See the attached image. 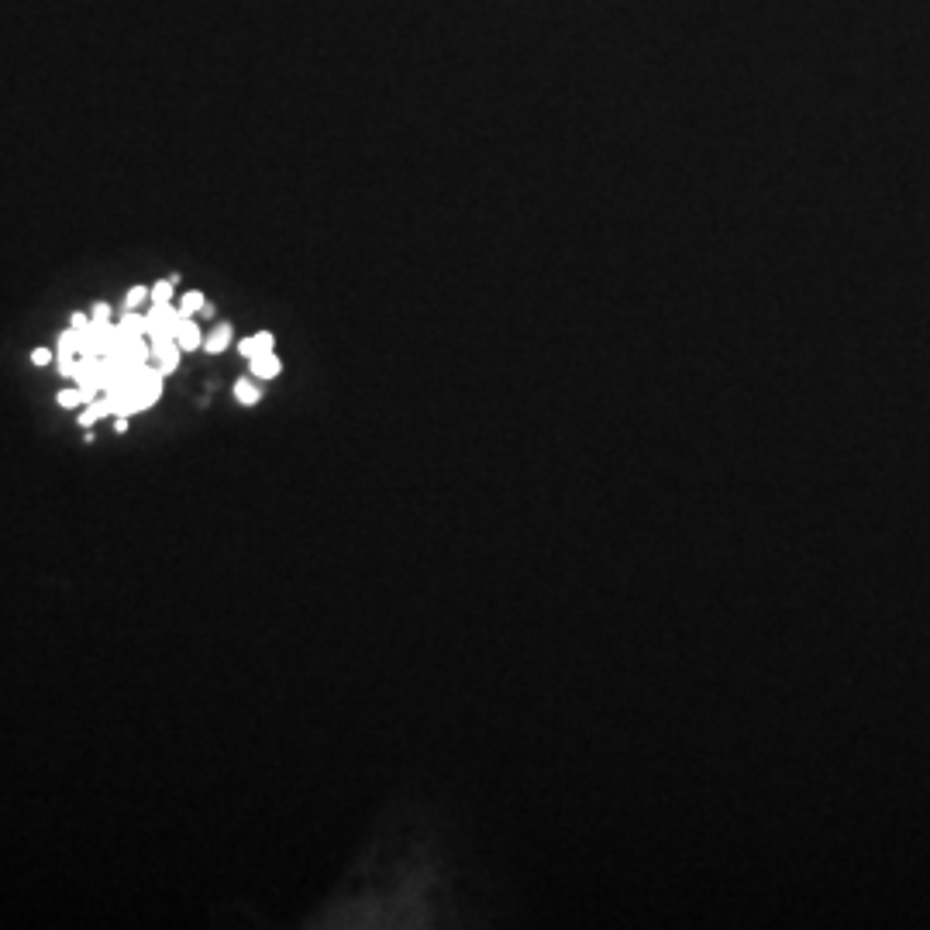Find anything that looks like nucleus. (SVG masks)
<instances>
[{"mask_svg": "<svg viewBox=\"0 0 930 930\" xmlns=\"http://www.w3.org/2000/svg\"><path fill=\"white\" fill-rule=\"evenodd\" d=\"M179 355H183V348L176 345V338H159V341H152V365L159 369L162 376H172V372L179 369Z\"/></svg>", "mask_w": 930, "mask_h": 930, "instance_id": "obj_1", "label": "nucleus"}, {"mask_svg": "<svg viewBox=\"0 0 930 930\" xmlns=\"http://www.w3.org/2000/svg\"><path fill=\"white\" fill-rule=\"evenodd\" d=\"M172 338H176V345H179L183 352H197V348H203V331L193 317H183Z\"/></svg>", "mask_w": 930, "mask_h": 930, "instance_id": "obj_2", "label": "nucleus"}, {"mask_svg": "<svg viewBox=\"0 0 930 930\" xmlns=\"http://www.w3.org/2000/svg\"><path fill=\"white\" fill-rule=\"evenodd\" d=\"M248 372H252L255 379H276V376L283 372V362H280L276 352H262V355L248 359Z\"/></svg>", "mask_w": 930, "mask_h": 930, "instance_id": "obj_3", "label": "nucleus"}, {"mask_svg": "<svg viewBox=\"0 0 930 930\" xmlns=\"http://www.w3.org/2000/svg\"><path fill=\"white\" fill-rule=\"evenodd\" d=\"M276 348V338H273V331H259V334H252V338H242L238 341V352H242V359H255V355H262V352H273Z\"/></svg>", "mask_w": 930, "mask_h": 930, "instance_id": "obj_4", "label": "nucleus"}, {"mask_svg": "<svg viewBox=\"0 0 930 930\" xmlns=\"http://www.w3.org/2000/svg\"><path fill=\"white\" fill-rule=\"evenodd\" d=\"M231 338H235L231 324H217L210 334H203V352H210V355H221V352L231 345Z\"/></svg>", "mask_w": 930, "mask_h": 930, "instance_id": "obj_5", "label": "nucleus"}, {"mask_svg": "<svg viewBox=\"0 0 930 930\" xmlns=\"http://www.w3.org/2000/svg\"><path fill=\"white\" fill-rule=\"evenodd\" d=\"M203 303H207V296H203L200 289H186V293L176 300V307H179L183 317H197V314L203 310Z\"/></svg>", "mask_w": 930, "mask_h": 930, "instance_id": "obj_6", "label": "nucleus"}, {"mask_svg": "<svg viewBox=\"0 0 930 930\" xmlns=\"http://www.w3.org/2000/svg\"><path fill=\"white\" fill-rule=\"evenodd\" d=\"M55 355H80V327H66L55 341Z\"/></svg>", "mask_w": 930, "mask_h": 930, "instance_id": "obj_7", "label": "nucleus"}, {"mask_svg": "<svg viewBox=\"0 0 930 930\" xmlns=\"http://www.w3.org/2000/svg\"><path fill=\"white\" fill-rule=\"evenodd\" d=\"M235 400H238L242 406H255L259 400H262V390H259L252 379H238V383H235Z\"/></svg>", "mask_w": 930, "mask_h": 930, "instance_id": "obj_8", "label": "nucleus"}, {"mask_svg": "<svg viewBox=\"0 0 930 930\" xmlns=\"http://www.w3.org/2000/svg\"><path fill=\"white\" fill-rule=\"evenodd\" d=\"M118 327H121L124 334H145V314H138V310H124Z\"/></svg>", "mask_w": 930, "mask_h": 930, "instance_id": "obj_9", "label": "nucleus"}, {"mask_svg": "<svg viewBox=\"0 0 930 930\" xmlns=\"http://www.w3.org/2000/svg\"><path fill=\"white\" fill-rule=\"evenodd\" d=\"M145 300H152V286H131L124 293V310H138Z\"/></svg>", "mask_w": 930, "mask_h": 930, "instance_id": "obj_10", "label": "nucleus"}, {"mask_svg": "<svg viewBox=\"0 0 930 930\" xmlns=\"http://www.w3.org/2000/svg\"><path fill=\"white\" fill-rule=\"evenodd\" d=\"M55 404L62 406V410H76V406H83V400H80V386L59 390V393H55Z\"/></svg>", "mask_w": 930, "mask_h": 930, "instance_id": "obj_11", "label": "nucleus"}, {"mask_svg": "<svg viewBox=\"0 0 930 930\" xmlns=\"http://www.w3.org/2000/svg\"><path fill=\"white\" fill-rule=\"evenodd\" d=\"M55 369H59V376H66V379H76L80 355H55Z\"/></svg>", "mask_w": 930, "mask_h": 930, "instance_id": "obj_12", "label": "nucleus"}, {"mask_svg": "<svg viewBox=\"0 0 930 930\" xmlns=\"http://www.w3.org/2000/svg\"><path fill=\"white\" fill-rule=\"evenodd\" d=\"M172 280L165 276V280H159V283L152 286V303H172Z\"/></svg>", "mask_w": 930, "mask_h": 930, "instance_id": "obj_13", "label": "nucleus"}, {"mask_svg": "<svg viewBox=\"0 0 930 930\" xmlns=\"http://www.w3.org/2000/svg\"><path fill=\"white\" fill-rule=\"evenodd\" d=\"M97 420H104V413L97 410V404H86L80 410V428H93Z\"/></svg>", "mask_w": 930, "mask_h": 930, "instance_id": "obj_14", "label": "nucleus"}, {"mask_svg": "<svg viewBox=\"0 0 930 930\" xmlns=\"http://www.w3.org/2000/svg\"><path fill=\"white\" fill-rule=\"evenodd\" d=\"M111 303H104V300H97L93 307H90V321H111Z\"/></svg>", "mask_w": 930, "mask_h": 930, "instance_id": "obj_15", "label": "nucleus"}, {"mask_svg": "<svg viewBox=\"0 0 930 930\" xmlns=\"http://www.w3.org/2000/svg\"><path fill=\"white\" fill-rule=\"evenodd\" d=\"M52 362H55V352H52V348H35V352H32V365L45 369V365H52Z\"/></svg>", "mask_w": 930, "mask_h": 930, "instance_id": "obj_16", "label": "nucleus"}, {"mask_svg": "<svg viewBox=\"0 0 930 930\" xmlns=\"http://www.w3.org/2000/svg\"><path fill=\"white\" fill-rule=\"evenodd\" d=\"M86 324H90V314H83V310H76V314L69 317V327H80V331H83Z\"/></svg>", "mask_w": 930, "mask_h": 930, "instance_id": "obj_17", "label": "nucleus"}, {"mask_svg": "<svg viewBox=\"0 0 930 930\" xmlns=\"http://www.w3.org/2000/svg\"><path fill=\"white\" fill-rule=\"evenodd\" d=\"M128 420H131V417H114V431H118V435L128 431Z\"/></svg>", "mask_w": 930, "mask_h": 930, "instance_id": "obj_18", "label": "nucleus"}]
</instances>
